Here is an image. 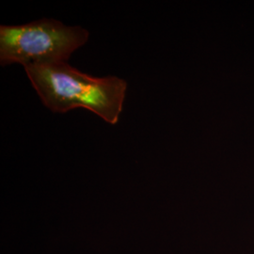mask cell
<instances>
[{
    "instance_id": "cell-2",
    "label": "cell",
    "mask_w": 254,
    "mask_h": 254,
    "mask_svg": "<svg viewBox=\"0 0 254 254\" xmlns=\"http://www.w3.org/2000/svg\"><path fill=\"white\" fill-rule=\"evenodd\" d=\"M89 40V31L65 26L55 19H41L19 26L0 27V64H54L67 63Z\"/></svg>"
},
{
    "instance_id": "cell-1",
    "label": "cell",
    "mask_w": 254,
    "mask_h": 254,
    "mask_svg": "<svg viewBox=\"0 0 254 254\" xmlns=\"http://www.w3.org/2000/svg\"><path fill=\"white\" fill-rule=\"evenodd\" d=\"M33 88L46 108L65 113L88 109L109 125L118 124L126 99L127 83L117 76L94 77L67 63L24 66Z\"/></svg>"
}]
</instances>
